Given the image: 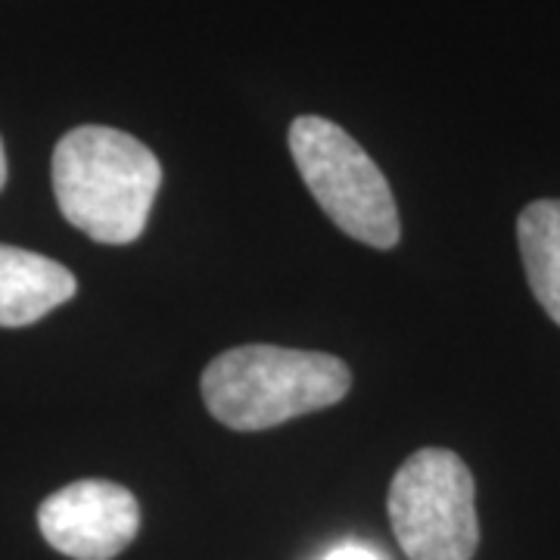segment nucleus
Here are the masks:
<instances>
[{
	"instance_id": "nucleus-1",
	"label": "nucleus",
	"mask_w": 560,
	"mask_h": 560,
	"mask_svg": "<svg viewBox=\"0 0 560 560\" xmlns=\"http://www.w3.org/2000/svg\"><path fill=\"white\" fill-rule=\"evenodd\" d=\"M162 187L156 153L106 125H81L54 150V194L72 228L91 241L125 246L147 228Z\"/></svg>"
},
{
	"instance_id": "nucleus-2",
	"label": "nucleus",
	"mask_w": 560,
	"mask_h": 560,
	"mask_svg": "<svg viewBox=\"0 0 560 560\" xmlns=\"http://www.w3.org/2000/svg\"><path fill=\"white\" fill-rule=\"evenodd\" d=\"M352 389L349 364L327 352L237 346L202 371V401L231 430L253 433L330 408Z\"/></svg>"
},
{
	"instance_id": "nucleus-3",
	"label": "nucleus",
	"mask_w": 560,
	"mask_h": 560,
	"mask_svg": "<svg viewBox=\"0 0 560 560\" xmlns=\"http://www.w3.org/2000/svg\"><path fill=\"white\" fill-rule=\"evenodd\" d=\"M290 153L305 187L342 234L374 249L399 243V209L386 175L337 121L300 116L290 125Z\"/></svg>"
},
{
	"instance_id": "nucleus-4",
	"label": "nucleus",
	"mask_w": 560,
	"mask_h": 560,
	"mask_svg": "<svg viewBox=\"0 0 560 560\" xmlns=\"http://www.w3.org/2000/svg\"><path fill=\"white\" fill-rule=\"evenodd\" d=\"M477 489L448 448H420L389 486V521L411 560H470L480 545Z\"/></svg>"
},
{
	"instance_id": "nucleus-5",
	"label": "nucleus",
	"mask_w": 560,
	"mask_h": 560,
	"mask_svg": "<svg viewBox=\"0 0 560 560\" xmlns=\"http://www.w3.org/2000/svg\"><path fill=\"white\" fill-rule=\"evenodd\" d=\"M40 536L72 560H113L138 539V499L109 480L62 486L38 508Z\"/></svg>"
},
{
	"instance_id": "nucleus-6",
	"label": "nucleus",
	"mask_w": 560,
	"mask_h": 560,
	"mask_svg": "<svg viewBox=\"0 0 560 560\" xmlns=\"http://www.w3.org/2000/svg\"><path fill=\"white\" fill-rule=\"evenodd\" d=\"M75 290L66 265L0 243V327H28L72 300Z\"/></svg>"
},
{
	"instance_id": "nucleus-7",
	"label": "nucleus",
	"mask_w": 560,
	"mask_h": 560,
	"mask_svg": "<svg viewBox=\"0 0 560 560\" xmlns=\"http://www.w3.org/2000/svg\"><path fill=\"white\" fill-rule=\"evenodd\" d=\"M517 241L533 296L560 327V200L529 202L517 219Z\"/></svg>"
},
{
	"instance_id": "nucleus-8",
	"label": "nucleus",
	"mask_w": 560,
	"mask_h": 560,
	"mask_svg": "<svg viewBox=\"0 0 560 560\" xmlns=\"http://www.w3.org/2000/svg\"><path fill=\"white\" fill-rule=\"evenodd\" d=\"M324 560H381V555H377V551H371V548H364V545L349 541V545L334 548V551H330Z\"/></svg>"
},
{
	"instance_id": "nucleus-9",
	"label": "nucleus",
	"mask_w": 560,
	"mask_h": 560,
	"mask_svg": "<svg viewBox=\"0 0 560 560\" xmlns=\"http://www.w3.org/2000/svg\"><path fill=\"white\" fill-rule=\"evenodd\" d=\"M7 184V153H3V140H0V190Z\"/></svg>"
}]
</instances>
